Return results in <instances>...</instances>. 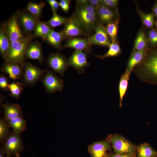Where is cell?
Masks as SVG:
<instances>
[{
    "mask_svg": "<svg viewBox=\"0 0 157 157\" xmlns=\"http://www.w3.org/2000/svg\"><path fill=\"white\" fill-rule=\"evenodd\" d=\"M132 72L141 81L157 85V51L144 57Z\"/></svg>",
    "mask_w": 157,
    "mask_h": 157,
    "instance_id": "1",
    "label": "cell"
},
{
    "mask_svg": "<svg viewBox=\"0 0 157 157\" xmlns=\"http://www.w3.org/2000/svg\"><path fill=\"white\" fill-rule=\"evenodd\" d=\"M29 40L24 38L18 41L10 42V46L5 60L6 62L23 65Z\"/></svg>",
    "mask_w": 157,
    "mask_h": 157,
    "instance_id": "2",
    "label": "cell"
},
{
    "mask_svg": "<svg viewBox=\"0 0 157 157\" xmlns=\"http://www.w3.org/2000/svg\"><path fill=\"white\" fill-rule=\"evenodd\" d=\"M112 144L115 154L136 155V148L130 141L122 136L110 135L106 140Z\"/></svg>",
    "mask_w": 157,
    "mask_h": 157,
    "instance_id": "3",
    "label": "cell"
},
{
    "mask_svg": "<svg viewBox=\"0 0 157 157\" xmlns=\"http://www.w3.org/2000/svg\"><path fill=\"white\" fill-rule=\"evenodd\" d=\"M4 143V145L1 149L6 156H14L16 157L20 156L23 147L19 134L13 131Z\"/></svg>",
    "mask_w": 157,
    "mask_h": 157,
    "instance_id": "4",
    "label": "cell"
},
{
    "mask_svg": "<svg viewBox=\"0 0 157 157\" xmlns=\"http://www.w3.org/2000/svg\"><path fill=\"white\" fill-rule=\"evenodd\" d=\"M73 17L83 30L88 32L94 30L97 24L94 16L82 10L76 8Z\"/></svg>",
    "mask_w": 157,
    "mask_h": 157,
    "instance_id": "5",
    "label": "cell"
},
{
    "mask_svg": "<svg viewBox=\"0 0 157 157\" xmlns=\"http://www.w3.org/2000/svg\"><path fill=\"white\" fill-rule=\"evenodd\" d=\"M44 73V70L28 63L24 65L22 83L26 85H33Z\"/></svg>",
    "mask_w": 157,
    "mask_h": 157,
    "instance_id": "6",
    "label": "cell"
},
{
    "mask_svg": "<svg viewBox=\"0 0 157 157\" xmlns=\"http://www.w3.org/2000/svg\"><path fill=\"white\" fill-rule=\"evenodd\" d=\"M41 80L46 91L48 93L61 91L64 87L63 81L50 71H47Z\"/></svg>",
    "mask_w": 157,
    "mask_h": 157,
    "instance_id": "7",
    "label": "cell"
},
{
    "mask_svg": "<svg viewBox=\"0 0 157 157\" xmlns=\"http://www.w3.org/2000/svg\"><path fill=\"white\" fill-rule=\"evenodd\" d=\"M94 31V34L87 38L90 44L109 46L110 43L106 28L102 24L97 23Z\"/></svg>",
    "mask_w": 157,
    "mask_h": 157,
    "instance_id": "8",
    "label": "cell"
},
{
    "mask_svg": "<svg viewBox=\"0 0 157 157\" xmlns=\"http://www.w3.org/2000/svg\"><path fill=\"white\" fill-rule=\"evenodd\" d=\"M48 65L56 72L63 76L69 65L65 57L58 53L51 54L47 59Z\"/></svg>",
    "mask_w": 157,
    "mask_h": 157,
    "instance_id": "9",
    "label": "cell"
},
{
    "mask_svg": "<svg viewBox=\"0 0 157 157\" xmlns=\"http://www.w3.org/2000/svg\"><path fill=\"white\" fill-rule=\"evenodd\" d=\"M67 60L69 65L73 67L79 73H83L89 65L86 55L82 50H75Z\"/></svg>",
    "mask_w": 157,
    "mask_h": 157,
    "instance_id": "10",
    "label": "cell"
},
{
    "mask_svg": "<svg viewBox=\"0 0 157 157\" xmlns=\"http://www.w3.org/2000/svg\"><path fill=\"white\" fill-rule=\"evenodd\" d=\"M110 149V143L106 140L90 145L88 150L91 157H107V151Z\"/></svg>",
    "mask_w": 157,
    "mask_h": 157,
    "instance_id": "11",
    "label": "cell"
},
{
    "mask_svg": "<svg viewBox=\"0 0 157 157\" xmlns=\"http://www.w3.org/2000/svg\"><path fill=\"white\" fill-rule=\"evenodd\" d=\"M83 30L73 16L69 18L63 32L65 37H73L84 34Z\"/></svg>",
    "mask_w": 157,
    "mask_h": 157,
    "instance_id": "12",
    "label": "cell"
},
{
    "mask_svg": "<svg viewBox=\"0 0 157 157\" xmlns=\"http://www.w3.org/2000/svg\"><path fill=\"white\" fill-rule=\"evenodd\" d=\"M6 29V32L10 42L18 41L24 38L15 17H13L9 21Z\"/></svg>",
    "mask_w": 157,
    "mask_h": 157,
    "instance_id": "13",
    "label": "cell"
},
{
    "mask_svg": "<svg viewBox=\"0 0 157 157\" xmlns=\"http://www.w3.org/2000/svg\"><path fill=\"white\" fill-rule=\"evenodd\" d=\"M24 68V65L6 62L3 65L1 70L8 74L10 78L16 80L23 76Z\"/></svg>",
    "mask_w": 157,
    "mask_h": 157,
    "instance_id": "14",
    "label": "cell"
},
{
    "mask_svg": "<svg viewBox=\"0 0 157 157\" xmlns=\"http://www.w3.org/2000/svg\"><path fill=\"white\" fill-rule=\"evenodd\" d=\"M91 45L87 39L74 38L68 39L64 47L74 48L76 50H84L86 52L89 53Z\"/></svg>",
    "mask_w": 157,
    "mask_h": 157,
    "instance_id": "15",
    "label": "cell"
},
{
    "mask_svg": "<svg viewBox=\"0 0 157 157\" xmlns=\"http://www.w3.org/2000/svg\"><path fill=\"white\" fill-rule=\"evenodd\" d=\"M4 108V117L6 121L23 116L20 105L16 104L6 103L3 105Z\"/></svg>",
    "mask_w": 157,
    "mask_h": 157,
    "instance_id": "16",
    "label": "cell"
},
{
    "mask_svg": "<svg viewBox=\"0 0 157 157\" xmlns=\"http://www.w3.org/2000/svg\"><path fill=\"white\" fill-rule=\"evenodd\" d=\"M131 74L130 72L126 70L120 78L118 85L119 107L122 106L123 99L128 88L129 81Z\"/></svg>",
    "mask_w": 157,
    "mask_h": 157,
    "instance_id": "17",
    "label": "cell"
},
{
    "mask_svg": "<svg viewBox=\"0 0 157 157\" xmlns=\"http://www.w3.org/2000/svg\"><path fill=\"white\" fill-rule=\"evenodd\" d=\"M64 37L63 31L57 32L51 29L45 39L54 47L61 50V43Z\"/></svg>",
    "mask_w": 157,
    "mask_h": 157,
    "instance_id": "18",
    "label": "cell"
},
{
    "mask_svg": "<svg viewBox=\"0 0 157 157\" xmlns=\"http://www.w3.org/2000/svg\"><path fill=\"white\" fill-rule=\"evenodd\" d=\"M145 55L144 49L134 51L128 61L126 70L131 73L135 67L142 61Z\"/></svg>",
    "mask_w": 157,
    "mask_h": 157,
    "instance_id": "19",
    "label": "cell"
},
{
    "mask_svg": "<svg viewBox=\"0 0 157 157\" xmlns=\"http://www.w3.org/2000/svg\"><path fill=\"white\" fill-rule=\"evenodd\" d=\"M26 56L29 59L37 60L41 62L42 59V55L40 46L38 43H33L28 47Z\"/></svg>",
    "mask_w": 157,
    "mask_h": 157,
    "instance_id": "20",
    "label": "cell"
},
{
    "mask_svg": "<svg viewBox=\"0 0 157 157\" xmlns=\"http://www.w3.org/2000/svg\"><path fill=\"white\" fill-rule=\"evenodd\" d=\"M20 20L24 29L26 32L34 31L38 22L33 16L28 14H23L21 15Z\"/></svg>",
    "mask_w": 157,
    "mask_h": 157,
    "instance_id": "21",
    "label": "cell"
},
{
    "mask_svg": "<svg viewBox=\"0 0 157 157\" xmlns=\"http://www.w3.org/2000/svg\"><path fill=\"white\" fill-rule=\"evenodd\" d=\"M97 14L101 23H108L114 21L115 17L114 12L110 9L101 5L97 10Z\"/></svg>",
    "mask_w": 157,
    "mask_h": 157,
    "instance_id": "22",
    "label": "cell"
},
{
    "mask_svg": "<svg viewBox=\"0 0 157 157\" xmlns=\"http://www.w3.org/2000/svg\"><path fill=\"white\" fill-rule=\"evenodd\" d=\"M137 157H157V151L149 144H142L136 148Z\"/></svg>",
    "mask_w": 157,
    "mask_h": 157,
    "instance_id": "23",
    "label": "cell"
},
{
    "mask_svg": "<svg viewBox=\"0 0 157 157\" xmlns=\"http://www.w3.org/2000/svg\"><path fill=\"white\" fill-rule=\"evenodd\" d=\"M9 127L12 128L13 132L20 134L25 130L26 128V121L22 117L6 121Z\"/></svg>",
    "mask_w": 157,
    "mask_h": 157,
    "instance_id": "24",
    "label": "cell"
},
{
    "mask_svg": "<svg viewBox=\"0 0 157 157\" xmlns=\"http://www.w3.org/2000/svg\"><path fill=\"white\" fill-rule=\"evenodd\" d=\"M10 42L6 32L1 30L0 33V50L1 54L5 59L10 46Z\"/></svg>",
    "mask_w": 157,
    "mask_h": 157,
    "instance_id": "25",
    "label": "cell"
},
{
    "mask_svg": "<svg viewBox=\"0 0 157 157\" xmlns=\"http://www.w3.org/2000/svg\"><path fill=\"white\" fill-rule=\"evenodd\" d=\"M51 30L45 23L43 22H38L34 30V36L45 39Z\"/></svg>",
    "mask_w": 157,
    "mask_h": 157,
    "instance_id": "26",
    "label": "cell"
},
{
    "mask_svg": "<svg viewBox=\"0 0 157 157\" xmlns=\"http://www.w3.org/2000/svg\"><path fill=\"white\" fill-rule=\"evenodd\" d=\"M69 18L60 16L56 12L53 13L52 17L47 22L46 24L50 27L54 28L63 24H65Z\"/></svg>",
    "mask_w": 157,
    "mask_h": 157,
    "instance_id": "27",
    "label": "cell"
},
{
    "mask_svg": "<svg viewBox=\"0 0 157 157\" xmlns=\"http://www.w3.org/2000/svg\"><path fill=\"white\" fill-rule=\"evenodd\" d=\"M109 47L108 50L104 55L102 56H96L100 58L104 59L108 57L116 56L121 53V51L120 47L116 43L115 40L112 41Z\"/></svg>",
    "mask_w": 157,
    "mask_h": 157,
    "instance_id": "28",
    "label": "cell"
},
{
    "mask_svg": "<svg viewBox=\"0 0 157 157\" xmlns=\"http://www.w3.org/2000/svg\"><path fill=\"white\" fill-rule=\"evenodd\" d=\"M23 88V83L19 82H13L9 84L8 86L10 95L17 99H19Z\"/></svg>",
    "mask_w": 157,
    "mask_h": 157,
    "instance_id": "29",
    "label": "cell"
},
{
    "mask_svg": "<svg viewBox=\"0 0 157 157\" xmlns=\"http://www.w3.org/2000/svg\"><path fill=\"white\" fill-rule=\"evenodd\" d=\"M76 8L84 10L87 12L94 16L97 14V11L91 5L88 0H77Z\"/></svg>",
    "mask_w": 157,
    "mask_h": 157,
    "instance_id": "30",
    "label": "cell"
},
{
    "mask_svg": "<svg viewBox=\"0 0 157 157\" xmlns=\"http://www.w3.org/2000/svg\"><path fill=\"white\" fill-rule=\"evenodd\" d=\"M118 21L116 20L108 23L106 26V29L108 35L112 41L116 40L117 32Z\"/></svg>",
    "mask_w": 157,
    "mask_h": 157,
    "instance_id": "31",
    "label": "cell"
},
{
    "mask_svg": "<svg viewBox=\"0 0 157 157\" xmlns=\"http://www.w3.org/2000/svg\"><path fill=\"white\" fill-rule=\"evenodd\" d=\"M9 127L6 121L3 119L0 120V141L1 142H4L10 134L9 132Z\"/></svg>",
    "mask_w": 157,
    "mask_h": 157,
    "instance_id": "32",
    "label": "cell"
},
{
    "mask_svg": "<svg viewBox=\"0 0 157 157\" xmlns=\"http://www.w3.org/2000/svg\"><path fill=\"white\" fill-rule=\"evenodd\" d=\"M43 5L30 2L27 5L26 9L33 16L38 17L41 14Z\"/></svg>",
    "mask_w": 157,
    "mask_h": 157,
    "instance_id": "33",
    "label": "cell"
},
{
    "mask_svg": "<svg viewBox=\"0 0 157 157\" xmlns=\"http://www.w3.org/2000/svg\"><path fill=\"white\" fill-rule=\"evenodd\" d=\"M146 45L144 33L141 32L138 34L135 40L134 51L144 50Z\"/></svg>",
    "mask_w": 157,
    "mask_h": 157,
    "instance_id": "34",
    "label": "cell"
},
{
    "mask_svg": "<svg viewBox=\"0 0 157 157\" xmlns=\"http://www.w3.org/2000/svg\"><path fill=\"white\" fill-rule=\"evenodd\" d=\"M143 22L147 27H151L154 24V18L151 14H142V15Z\"/></svg>",
    "mask_w": 157,
    "mask_h": 157,
    "instance_id": "35",
    "label": "cell"
},
{
    "mask_svg": "<svg viewBox=\"0 0 157 157\" xmlns=\"http://www.w3.org/2000/svg\"><path fill=\"white\" fill-rule=\"evenodd\" d=\"M8 80L6 77L2 74L0 76V88L5 91L8 89Z\"/></svg>",
    "mask_w": 157,
    "mask_h": 157,
    "instance_id": "36",
    "label": "cell"
},
{
    "mask_svg": "<svg viewBox=\"0 0 157 157\" xmlns=\"http://www.w3.org/2000/svg\"><path fill=\"white\" fill-rule=\"evenodd\" d=\"M118 1L117 0H101V5L104 6L109 8L115 7L117 4Z\"/></svg>",
    "mask_w": 157,
    "mask_h": 157,
    "instance_id": "37",
    "label": "cell"
},
{
    "mask_svg": "<svg viewBox=\"0 0 157 157\" xmlns=\"http://www.w3.org/2000/svg\"><path fill=\"white\" fill-rule=\"evenodd\" d=\"M70 3V0H61L59 4L62 10L65 13H67L69 10Z\"/></svg>",
    "mask_w": 157,
    "mask_h": 157,
    "instance_id": "38",
    "label": "cell"
},
{
    "mask_svg": "<svg viewBox=\"0 0 157 157\" xmlns=\"http://www.w3.org/2000/svg\"><path fill=\"white\" fill-rule=\"evenodd\" d=\"M49 4L53 13L56 12L60 6L59 3L55 0L47 1Z\"/></svg>",
    "mask_w": 157,
    "mask_h": 157,
    "instance_id": "39",
    "label": "cell"
},
{
    "mask_svg": "<svg viewBox=\"0 0 157 157\" xmlns=\"http://www.w3.org/2000/svg\"><path fill=\"white\" fill-rule=\"evenodd\" d=\"M149 37L151 43L154 44H157V32L156 31H151L149 33Z\"/></svg>",
    "mask_w": 157,
    "mask_h": 157,
    "instance_id": "40",
    "label": "cell"
},
{
    "mask_svg": "<svg viewBox=\"0 0 157 157\" xmlns=\"http://www.w3.org/2000/svg\"><path fill=\"white\" fill-rule=\"evenodd\" d=\"M88 3L97 11L101 5V0H89Z\"/></svg>",
    "mask_w": 157,
    "mask_h": 157,
    "instance_id": "41",
    "label": "cell"
},
{
    "mask_svg": "<svg viewBox=\"0 0 157 157\" xmlns=\"http://www.w3.org/2000/svg\"><path fill=\"white\" fill-rule=\"evenodd\" d=\"M107 157H136V155L129 154H108Z\"/></svg>",
    "mask_w": 157,
    "mask_h": 157,
    "instance_id": "42",
    "label": "cell"
},
{
    "mask_svg": "<svg viewBox=\"0 0 157 157\" xmlns=\"http://www.w3.org/2000/svg\"><path fill=\"white\" fill-rule=\"evenodd\" d=\"M5 155H6V154H5L4 152L1 149H0V157H6L5 156Z\"/></svg>",
    "mask_w": 157,
    "mask_h": 157,
    "instance_id": "43",
    "label": "cell"
},
{
    "mask_svg": "<svg viewBox=\"0 0 157 157\" xmlns=\"http://www.w3.org/2000/svg\"><path fill=\"white\" fill-rule=\"evenodd\" d=\"M154 12L157 16V5L154 8Z\"/></svg>",
    "mask_w": 157,
    "mask_h": 157,
    "instance_id": "44",
    "label": "cell"
},
{
    "mask_svg": "<svg viewBox=\"0 0 157 157\" xmlns=\"http://www.w3.org/2000/svg\"><path fill=\"white\" fill-rule=\"evenodd\" d=\"M156 28H157V21L156 22Z\"/></svg>",
    "mask_w": 157,
    "mask_h": 157,
    "instance_id": "45",
    "label": "cell"
},
{
    "mask_svg": "<svg viewBox=\"0 0 157 157\" xmlns=\"http://www.w3.org/2000/svg\"><path fill=\"white\" fill-rule=\"evenodd\" d=\"M6 157H11V156H6Z\"/></svg>",
    "mask_w": 157,
    "mask_h": 157,
    "instance_id": "46",
    "label": "cell"
}]
</instances>
